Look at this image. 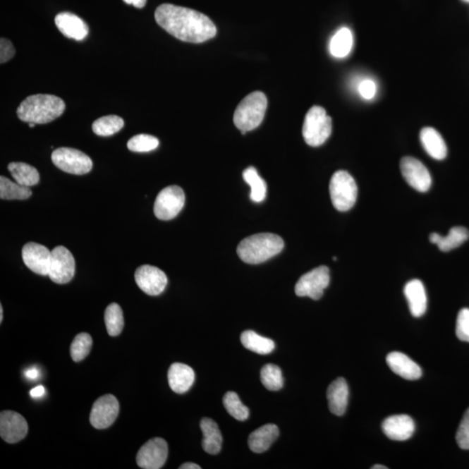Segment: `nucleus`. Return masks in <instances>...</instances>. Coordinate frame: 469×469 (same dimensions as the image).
I'll return each mask as SVG.
<instances>
[{
	"instance_id": "obj_34",
	"label": "nucleus",
	"mask_w": 469,
	"mask_h": 469,
	"mask_svg": "<svg viewBox=\"0 0 469 469\" xmlns=\"http://www.w3.org/2000/svg\"><path fill=\"white\" fill-rule=\"evenodd\" d=\"M262 385L272 391H277L284 387L283 373L279 366L267 364L261 370Z\"/></svg>"
},
{
	"instance_id": "obj_1",
	"label": "nucleus",
	"mask_w": 469,
	"mask_h": 469,
	"mask_svg": "<svg viewBox=\"0 0 469 469\" xmlns=\"http://www.w3.org/2000/svg\"><path fill=\"white\" fill-rule=\"evenodd\" d=\"M155 20L165 31L183 42L200 44L217 35L216 25L209 17L186 7L163 4L156 10Z\"/></svg>"
},
{
	"instance_id": "obj_17",
	"label": "nucleus",
	"mask_w": 469,
	"mask_h": 469,
	"mask_svg": "<svg viewBox=\"0 0 469 469\" xmlns=\"http://www.w3.org/2000/svg\"><path fill=\"white\" fill-rule=\"evenodd\" d=\"M384 433L394 441H406L412 437L415 430L414 420L407 415L389 416L382 424Z\"/></svg>"
},
{
	"instance_id": "obj_25",
	"label": "nucleus",
	"mask_w": 469,
	"mask_h": 469,
	"mask_svg": "<svg viewBox=\"0 0 469 469\" xmlns=\"http://www.w3.org/2000/svg\"><path fill=\"white\" fill-rule=\"evenodd\" d=\"M200 427L204 434L202 441V449L209 455H217L222 449L223 437L217 422L212 419L202 418Z\"/></svg>"
},
{
	"instance_id": "obj_30",
	"label": "nucleus",
	"mask_w": 469,
	"mask_h": 469,
	"mask_svg": "<svg viewBox=\"0 0 469 469\" xmlns=\"http://www.w3.org/2000/svg\"><path fill=\"white\" fill-rule=\"evenodd\" d=\"M32 195L29 187L11 181L6 176H0V198L5 200H25Z\"/></svg>"
},
{
	"instance_id": "obj_47",
	"label": "nucleus",
	"mask_w": 469,
	"mask_h": 469,
	"mask_svg": "<svg viewBox=\"0 0 469 469\" xmlns=\"http://www.w3.org/2000/svg\"><path fill=\"white\" fill-rule=\"evenodd\" d=\"M3 307L0 305V322H3Z\"/></svg>"
},
{
	"instance_id": "obj_28",
	"label": "nucleus",
	"mask_w": 469,
	"mask_h": 469,
	"mask_svg": "<svg viewBox=\"0 0 469 469\" xmlns=\"http://www.w3.org/2000/svg\"><path fill=\"white\" fill-rule=\"evenodd\" d=\"M243 347L259 355H269L275 350V343L272 339L259 336L252 330H247L241 335Z\"/></svg>"
},
{
	"instance_id": "obj_37",
	"label": "nucleus",
	"mask_w": 469,
	"mask_h": 469,
	"mask_svg": "<svg viewBox=\"0 0 469 469\" xmlns=\"http://www.w3.org/2000/svg\"><path fill=\"white\" fill-rule=\"evenodd\" d=\"M159 140L152 135L140 134L130 138L127 147L133 152H149L159 147Z\"/></svg>"
},
{
	"instance_id": "obj_14",
	"label": "nucleus",
	"mask_w": 469,
	"mask_h": 469,
	"mask_svg": "<svg viewBox=\"0 0 469 469\" xmlns=\"http://www.w3.org/2000/svg\"><path fill=\"white\" fill-rule=\"evenodd\" d=\"M135 281L140 290L149 296L163 293L168 283L163 270L152 265H142L138 268L135 272Z\"/></svg>"
},
{
	"instance_id": "obj_36",
	"label": "nucleus",
	"mask_w": 469,
	"mask_h": 469,
	"mask_svg": "<svg viewBox=\"0 0 469 469\" xmlns=\"http://www.w3.org/2000/svg\"><path fill=\"white\" fill-rule=\"evenodd\" d=\"M92 347V336L87 333L78 334L71 345V358L76 363L83 361L90 354Z\"/></svg>"
},
{
	"instance_id": "obj_13",
	"label": "nucleus",
	"mask_w": 469,
	"mask_h": 469,
	"mask_svg": "<svg viewBox=\"0 0 469 469\" xmlns=\"http://www.w3.org/2000/svg\"><path fill=\"white\" fill-rule=\"evenodd\" d=\"M167 457V442L162 438H152L141 446L137 455V463L141 468L159 469L163 468Z\"/></svg>"
},
{
	"instance_id": "obj_10",
	"label": "nucleus",
	"mask_w": 469,
	"mask_h": 469,
	"mask_svg": "<svg viewBox=\"0 0 469 469\" xmlns=\"http://www.w3.org/2000/svg\"><path fill=\"white\" fill-rule=\"evenodd\" d=\"M75 274V259L68 249L55 247L51 251L50 269L48 276L55 284H68Z\"/></svg>"
},
{
	"instance_id": "obj_26",
	"label": "nucleus",
	"mask_w": 469,
	"mask_h": 469,
	"mask_svg": "<svg viewBox=\"0 0 469 469\" xmlns=\"http://www.w3.org/2000/svg\"><path fill=\"white\" fill-rule=\"evenodd\" d=\"M469 238V231L467 228L456 226L450 229L449 234L442 236L438 233L430 235V241L437 245L444 252L456 249L467 241Z\"/></svg>"
},
{
	"instance_id": "obj_27",
	"label": "nucleus",
	"mask_w": 469,
	"mask_h": 469,
	"mask_svg": "<svg viewBox=\"0 0 469 469\" xmlns=\"http://www.w3.org/2000/svg\"><path fill=\"white\" fill-rule=\"evenodd\" d=\"M8 170L11 175L15 179L16 183L20 185L32 187L37 185L39 183V173L37 169L32 166V165L20 163L13 162L8 165Z\"/></svg>"
},
{
	"instance_id": "obj_20",
	"label": "nucleus",
	"mask_w": 469,
	"mask_h": 469,
	"mask_svg": "<svg viewBox=\"0 0 469 469\" xmlns=\"http://www.w3.org/2000/svg\"><path fill=\"white\" fill-rule=\"evenodd\" d=\"M404 295L412 316L422 317L426 312L427 306V294L422 281L418 279L408 281L404 287Z\"/></svg>"
},
{
	"instance_id": "obj_22",
	"label": "nucleus",
	"mask_w": 469,
	"mask_h": 469,
	"mask_svg": "<svg viewBox=\"0 0 469 469\" xmlns=\"http://www.w3.org/2000/svg\"><path fill=\"white\" fill-rule=\"evenodd\" d=\"M329 408L332 414L341 416L346 412L348 401V387L344 378H337L329 386L327 391Z\"/></svg>"
},
{
	"instance_id": "obj_23",
	"label": "nucleus",
	"mask_w": 469,
	"mask_h": 469,
	"mask_svg": "<svg viewBox=\"0 0 469 469\" xmlns=\"http://www.w3.org/2000/svg\"><path fill=\"white\" fill-rule=\"evenodd\" d=\"M279 437V427L275 424H265L250 434L248 444L251 451L261 453L267 451Z\"/></svg>"
},
{
	"instance_id": "obj_6",
	"label": "nucleus",
	"mask_w": 469,
	"mask_h": 469,
	"mask_svg": "<svg viewBox=\"0 0 469 469\" xmlns=\"http://www.w3.org/2000/svg\"><path fill=\"white\" fill-rule=\"evenodd\" d=\"M329 194L334 207L337 211L348 212L358 200V185L348 172L339 171L330 180Z\"/></svg>"
},
{
	"instance_id": "obj_44",
	"label": "nucleus",
	"mask_w": 469,
	"mask_h": 469,
	"mask_svg": "<svg viewBox=\"0 0 469 469\" xmlns=\"http://www.w3.org/2000/svg\"><path fill=\"white\" fill-rule=\"evenodd\" d=\"M39 370L35 369V367L29 369L25 372V377L30 379V380H35V379L39 377Z\"/></svg>"
},
{
	"instance_id": "obj_29",
	"label": "nucleus",
	"mask_w": 469,
	"mask_h": 469,
	"mask_svg": "<svg viewBox=\"0 0 469 469\" xmlns=\"http://www.w3.org/2000/svg\"><path fill=\"white\" fill-rule=\"evenodd\" d=\"M352 47L353 35L351 30L347 28H341L330 41V52L335 58L347 57L351 54Z\"/></svg>"
},
{
	"instance_id": "obj_31",
	"label": "nucleus",
	"mask_w": 469,
	"mask_h": 469,
	"mask_svg": "<svg viewBox=\"0 0 469 469\" xmlns=\"http://www.w3.org/2000/svg\"><path fill=\"white\" fill-rule=\"evenodd\" d=\"M243 180L250 186V200L255 202H261L267 195V185L264 180L258 175L256 168H247L243 173Z\"/></svg>"
},
{
	"instance_id": "obj_16",
	"label": "nucleus",
	"mask_w": 469,
	"mask_h": 469,
	"mask_svg": "<svg viewBox=\"0 0 469 469\" xmlns=\"http://www.w3.org/2000/svg\"><path fill=\"white\" fill-rule=\"evenodd\" d=\"M22 258L26 267L40 276H48L51 251L39 243L30 242L22 249Z\"/></svg>"
},
{
	"instance_id": "obj_2",
	"label": "nucleus",
	"mask_w": 469,
	"mask_h": 469,
	"mask_svg": "<svg viewBox=\"0 0 469 469\" xmlns=\"http://www.w3.org/2000/svg\"><path fill=\"white\" fill-rule=\"evenodd\" d=\"M65 110L66 104L60 97L36 94L22 101L17 109V114L22 121L44 125L59 118Z\"/></svg>"
},
{
	"instance_id": "obj_48",
	"label": "nucleus",
	"mask_w": 469,
	"mask_h": 469,
	"mask_svg": "<svg viewBox=\"0 0 469 469\" xmlns=\"http://www.w3.org/2000/svg\"><path fill=\"white\" fill-rule=\"evenodd\" d=\"M36 126V123H29V127H31V128H33Z\"/></svg>"
},
{
	"instance_id": "obj_45",
	"label": "nucleus",
	"mask_w": 469,
	"mask_h": 469,
	"mask_svg": "<svg viewBox=\"0 0 469 469\" xmlns=\"http://www.w3.org/2000/svg\"><path fill=\"white\" fill-rule=\"evenodd\" d=\"M180 469H201V467L200 465L195 464V463H187L185 464H183L182 466L179 467Z\"/></svg>"
},
{
	"instance_id": "obj_24",
	"label": "nucleus",
	"mask_w": 469,
	"mask_h": 469,
	"mask_svg": "<svg viewBox=\"0 0 469 469\" xmlns=\"http://www.w3.org/2000/svg\"><path fill=\"white\" fill-rule=\"evenodd\" d=\"M422 147L431 157L444 160L448 154L446 142L441 135L432 127H425L420 133Z\"/></svg>"
},
{
	"instance_id": "obj_5",
	"label": "nucleus",
	"mask_w": 469,
	"mask_h": 469,
	"mask_svg": "<svg viewBox=\"0 0 469 469\" xmlns=\"http://www.w3.org/2000/svg\"><path fill=\"white\" fill-rule=\"evenodd\" d=\"M332 133V119L321 106H315L307 111L303 126V136L307 145L317 147L327 141Z\"/></svg>"
},
{
	"instance_id": "obj_32",
	"label": "nucleus",
	"mask_w": 469,
	"mask_h": 469,
	"mask_svg": "<svg viewBox=\"0 0 469 469\" xmlns=\"http://www.w3.org/2000/svg\"><path fill=\"white\" fill-rule=\"evenodd\" d=\"M123 126H125V122L118 116H104V117L94 121L92 123V130L97 136L109 137L121 130Z\"/></svg>"
},
{
	"instance_id": "obj_35",
	"label": "nucleus",
	"mask_w": 469,
	"mask_h": 469,
	"mask_svg": "<svg viewBox=\"0 0 469 469\" xmlns=\"http://www.w3.org/2000/svg\"><path fill=\"white\" fill-rule=\"evenodd\" d=\"M224 405L227 412L238 421L243 422L249 418L250 411L240 401L238 394L227 392L224 396Z\"/></svg>"
},
{
	"instance_id": "obj_9",
	"label": "nucleus",
	"mask_w": 469,
	"mask_h": 469,
	"mask_svg": "<svg viewBox=\"0 0 469 469\" xmlns=\"http://www.w3.org/2000/svg\"><path fill=\"white\" fill-rule=\"evenodd\" d=\"M329 268L327 266H320L301 276L296 284V295L300 298L307 296L313 300H319L329 286Z\"/></svg>"
},
{
	"instance_id": "obj_8",
	"label": "nucleus",
	"mask_w": 469,
	"mask_h": 469,
	"mask_svg": "<svg viewBox=\"0 0 469 469\" xmlns=\"http://www.w3.org/2000/svg\"><path fill=\"white\" fill-rule=\"evenodd\" d=\"M185 202V195L182 188L168 186L157 195L154 204V214L160 220L173 219L182 211Z\"/></svg>"
},
{
	"instance_id": "obj_49",
	"label": "nucleus",
	"mask_w": 469,
	"mask_h": 469,
	"mask_svg": "<svg viewBox=\"0 0 469 469\" xmlns=\"http://www.w3.org/2000/svg\"><path fill=\"white\" fill-rule=\"evenodd\" d=\"M461 1H463L465 3H469V0H461Z\"/></svg>"
},
{
	"instance_id": "obj_7",
	"label": "nucleus",
	"mask_w": 469,
	"mask_h": 469,
	"mask_svg": "<svg viewBox=\"0 0 469 469\" xmlns=\"http://www.w3.org/2000/svg\"><path fill=\"white\" fill-rule=\"evenodd\" d=\"M52 163L59 170L73 175H85L92 171L93 163L90 157L77 149L62 147L51 154Z\"/></svg>"
},
{
	"instance_id": "obj_33",
	"label": "nucleus",
	"mask_w": 469,
	"mask_h": 469,
	"mask_svg": "<svg viewBox=\"0 0 469 469\" xmlns=\"http://www.w3.org/2000/svg\"><path fill=\"white\" fill-rule=\"evenodd\" d=\"M104 322L106 329L111 336H117L121 334L125 325L121 307L118 303H111L104 312Z\"/></svg>"
},
{
	"instance_id": "obj_46",
	"label": "nucleus",
	"mask_w": 469,
	"mask_h": 469,
	"mask_svg": "<svg viewBox=\"0 0 469 469\" xmlns=\"http://www.w3.org/2000/svg\"><path fill=\"white\" fill-rule=\"evenodd\" d=\"M372 469H388V467L382 466V465H374L372 468Z\"/></svg>"
},
{
	"instance_id": "obj_19",
	"label": "nucleus",
	"mask_w": 469,
	"mask_h": 469,
	"mask_svg": "<svg viewBox=\"0 0 469 469\" xmlns=\"http://www.w3.org/2000/svg\"><path fill=\"white\" fill-rule=\"evenodd\" d=\"M55 24L62 35L77 41L85 39L89 33L88 25L73 13L58 14L55 18Z\"/></svg>"
},
{
	"instance_id": "obj_18",
	"label": "nucleus",
	"mask_w": 469,
	"mask_h": 469,
	"mask_svg": "<svg viewBox=\"0 0 469 469\" xmlns=\"http://www.w3.org/2000/svg\"><path fill=\"white\" fill-rule=\"evenodd\" d=\"M387 364L390 370L406 380L415 381L422 377V370L418 363L401 352L389 353Z\"/></svg>"
},
{
	"instance_id": "obj_12",
	"label": "nucleus",
	"mask_w": 469,
	"mask_h": 469,
	"mask_svg": "<svg viewBox=\"0 0 469 469\" xmlns=\"http://www.w3.org/2000/svg\"><path fill=\"white\" fill-rule=\"evenodd\" d=\"M119 414V403L112 395L99 397L94 403L90 422L97 430H106L116 421Z\"/></svg>"
},
{
	"instance_id": "obj_43",
	"label": "nucleus",
	"mask_w": 469,
	"mask_h": 469,
	"mask_svg": "<svg viewBox=\"0 0 469 469\" xmlns=\"http://www.w3.org/2000/svg\"><path fill=\"white\" fill-rule=\"evenodd\" d=\"M146 1L147 0H123V2L126 3L127 5H133L138 9L145 7Z\"/></svg>"
},
{
	"instance_id": "obj_15",
	"label": "nucleus",
	"mask_w": 469,
	"mask_h": 469,
	"mask_svg": "<svg viewBox=\"0 0 469 469\" xmlns=\"http://www.w3.org/2000/svg\"><path fill=\"white\" fill-rule=\"evenodd\" d=\"M28 433V424L25 418L12 410L2 411L0 414V435L8 444H17L23 440Z\"/></svg>"
},
{
	"instance_id": "obj_21",
	"label": "nucleus",
	"mask_w": 469,
	"mask_h": 469,
	"mask_svg": "<svg viewBox=\"0 0 469 469\" xmlns=\"http://www.w3.org/2000/svg\"><path fill=\"white\" fill-rule=\"evenodd\" d=\"M169 385L176 394H185L194 384V370L186 364L176 363L168 371Z\"/></svg>"
},
{
	"instance_id": "obj_39",
	"label": "nucleus",
	"mask_w": 469,
	"mask_h": 469,
	"mask_svg": "<svg viewBox=\"0 0 469 469\" xmlns=\"http://www.w3.org/2000/svg\"><path fill=\"white\" fill-rule=\"evenodd\" d=\"M456 441L461 449L469 450V408L458 427Z\"/></svg>"
},
{
	"instance_id": "obj_3",
	"label": "nucleus",
	"mask_w": 469,
	"mask_h": 469,
	"mask_svg": "<svg viewBox=\"0 0 469 469\" xmlns=\"http://www.w3.org/2000/svg\"><path fill=\"white\" fill-rule=\"evenodd\" d=\"M284 240L272 233H259L243 239L238 246V257L249 264H259L283 250Z\"/></svg>"
},
{
	"instance_id": "obj_4",
	"label": "nucleus",
	"mask_w": 469,
	"mask_h": 469,
	"mask_svg": "<svg viewBox=\"0 0 469 469\" xmlns=\"http://www.w3.org/2000/svg\"><path fill=\"white\" fill-rule=\"evenodd\" d=\"M268 101L264 93L255 92L249 94L236 107L234 123L245 135L248 131L257 128L264 120Z\"/></svg>"
},
{
	"instance_id": "obj_40",
	"label": "nucleus",
	"mask_w": 469,
	"mask_h": 469,
	"mask_svg": "<svg viewBox=\"0 0 469 469\" xmlns=\"http://www.w3.org/2000/svg\"><path fill=\"white\" fill-rule=\"evenodd\" d=\"M15 55V49L13 44L10 40L4 39H0V63H4L9 61Z\"/></svg>"
},
{
	"instance_id": "obj_42",
	"label": "nucleus",
	"mask_w": 469,
	"mask_h": 469,
	"mask_svg": "<svg viewBox=\"0 0 469 469\" xmlns=\"http://www.w3.org/2000/svg\"><path fill=\"white\" fill-rule=\"evenodd\" d=\"M44 394H46V389H44L42 385L37 386V387L32 389L31 392H30V395H31L33 398H39V397H42Z\"/></svg>"
},
{
	"instance_id": "obj_11",
	"label": "nucleus",
	"mask_w": 469,
	"mask_h": 469,
	"mask_svg": "<svg viewBox=\"0 0 469 469\" xmlns=\"http://www.w3.org/2000/svg\"><path fill=\"white\" fill-rule=\"evenodd\" d=\"M401 171L406 182L419 193H427L432 185V178L429 170L421 161L412 157L401 159Z\"/></svg>"
},
{
	"instance_id": "obj_38",
	"label": "nucleus",
	"mask_w": 469,
	"mask_h": 469,
	"mask_svg": "<svg viewBox=\"0 0 469 469\" xmlns=\"http://www.w3.org/2000/svg\"><path fill=\"white\" fill-rule=\"evenodd\" d=\"M456 332L458 339L469 343V309L468 307H464L458 313Z\"/></svg>"
},
{
	"instance_id": "obj_41",
	"label": "nucleus",
	"mask_w": 469,
	"mask_h": 469,
	"mask_svg": "<svg viewBox=\"0 0 469 469\" xmlns=\"http://www.w3.org/2000/svg\"><path fill=\"white\" fill-rule=\"evenodd\" d=\"M359 92L363 99H372L377 92V86L372 80H364L359 86Z\"/></svg>"
}]
</instances>
